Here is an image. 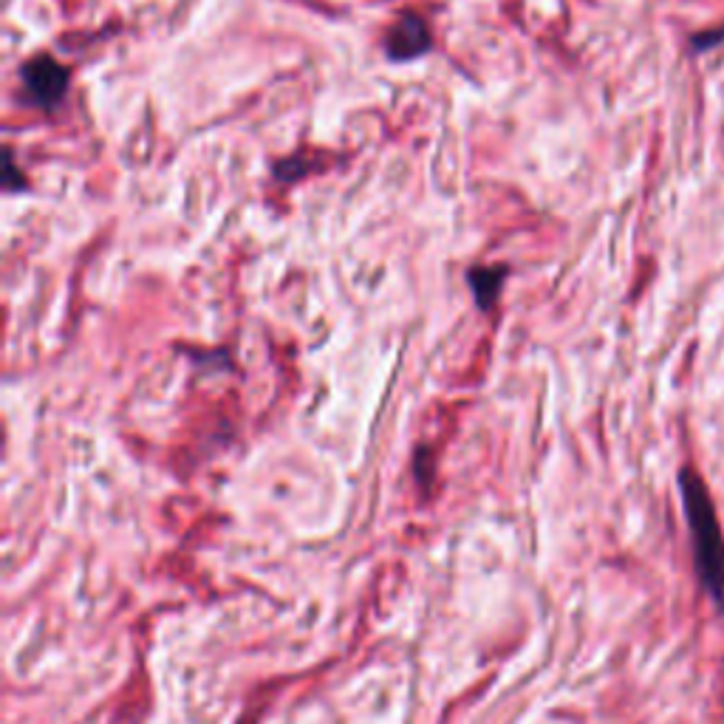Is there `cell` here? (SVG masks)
<instances>
[{"label": "cell", "mask_w": 724, "mask_h": 724, "mask_svg": "<svg viewBox=\"0 0 724 724\" xmlns=\"http://www.w3.org/2000/svg\"><path fill=\"white\" fill-rule=\"evenodd\" d=\"M679 496H682V509H685L688 532H691L693 547V566L696 577L702 581L711 601L716 603L718 612H724V536L718 523L716 507L707 493V484L702 482L693 467L679 471Z\"/></svg>", "instance_id": "6da1fadb"}, {"label": "cell", "mask_w": 724, "mask_h": 724, "mask_svg": "<svg viewBox=\"0 0 724 724\" xmlns=\"http://www.w3.org/2000/svg\"><path fill=\"white\" fill-rule=\"evenodd\" d=\"M20 83L26 88V97L40 108H57L68 91V68L52 54H34L20 68Z\"/></svg>", "instance_id": "7a4b0ae2"}, {"label": "cell", "mask_w": 724, "mask_h": 724, "mask_svg": "<svg viewBox=\"0 0 724 724\" xmlns=\"http://www.w3.org/2000/svg\"><path fill=\"white\" fill-rule=\"evenodd\" d=\"M431 48V32H428V23H424L422 14L417 12H404L388 32L386 40V52L393 63H402V60H413L419 54H424Z\"/></svg>", "instance_id": "3957f363"}, {"label": "cell", "mask_w": 724, "mask_h": 724, "mask_svg": "<svg viewBox=\"0 0 724 724\" xmlns=\"http://www.w3.org/2000/svg\"><path fill=\"white\" fill-rule=\"evenodd\" d=\"M507 274V267H476L467 272V283H471V292L482 312H489V309L496 306V301L501 298Z\"/></svg>", "instance_id": "277c9868"}, {"label": "cell", "mask_w": 724, "mask_h": 724, "mask_svg": "<svg viewBox=\"0 0 724 724\" xmlns=\"http://www.w3.org/2000/svg\"><path fill=\"white\" fill-rule=\"evenodd\" d=\"M724 46V23L718 29H705V32H699L691 37V48L693 52H711V48Z\"/></svg>", "instance_id": "5b68a950"}, {"label": "cell", "mask_w": 724, "mask_h": 724, "mask_svg": "<svg viewBox=\"0 0 724 724\" xmlns=\"http://www.w3.org/2000/svg\"><path fill=\"white\" fill-rule=\"evenodd\" d=\"M3 187L9 190V193H14V190H26V179L18 176V168H14V153L7 151V179H3Z\"/></svg>", "instance_id": "8992f818"}]
</instances>
